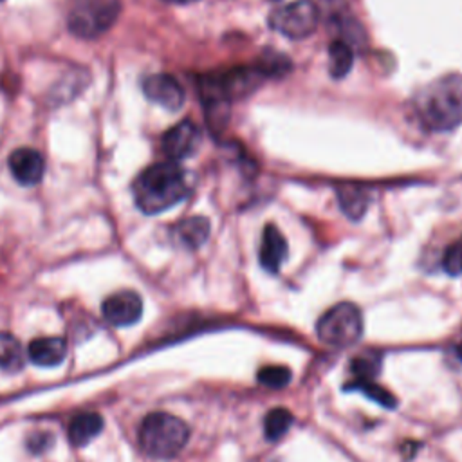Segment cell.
<instances>
[{
	"label": "cell",
	"mask_w": 462,
	"mask_h": 462,
	"mask_svg": "<svg viewBox=\"0 0 462 462\" xmlns=\"http://www.w3.org/2000/svg\"><path fill=\"white\" fill-rule=\"evenodd\" d=\"M189 188L188 173L177 162L168 161L143 170L132 184V193L143 213L157 215L184 200Z\"/></svg>",
	"instance_id": "1"
},
{
	"label": "cell",
	"mask_w": 462,
	"mask_h": 462,
	"mask_svg": "<svg viewBox=\"0 0 462 462\" xmlns=\"http://www.w3.org/2000/svg\"><path fill=\"white\" fill-rule=\"evenodd\" d=\"M417 112L426 128L448 132L462 123V76L435 79L417 96Z\"/></svg>",
	"instance_id": "2"
},
{
	"label": "cell",
	"mask_w": 462,
	"mask_h": 462,
	"mask_svg": "<svg viewBox=\"0 0 462 462\" xmlns=\"http://www.w3.org/2000/svg\"><path fill=\"white\" fill-rule=\"evenodd\" d=\"M188 439V424L166 411L146 415L139 426V444L153 458H173L182 451Z\"/></svg>",
	"instance_id": "3"
},
{
	"label": "cell",
	"mask_w": 462,
	"mask_h": 462,
	"mask_svg": "<svg viewBox=\"0 0 462 462\" xmlns=\"http://www.w3.org/2000/svg\"><path fill=\"white\" fill-rule=\"evenodd\" d=\"M119 13V0H72L67 14V27L78 38L94 40L116 23Z\"/></svg>",
	"instance_id": "4"
},
{
	"label": "cell",
	"mask_w": 462,
	"mask_h": 462,
	"mask_svg": "<svg viewBox=\"0 0 462 462\" xmlns=\"http://www.w3.org/2000/svg\"><path fill=\"white\" fill-rule=\"evenodd\" d=\"M316 332L321 343L336 348H346L363 334V314L359 307L350 301L336 303L318 319Z\"/></svg>",
	"instance_id": "5"
},
{
	"label": "cell",
	"mask_w": 462,
	"mask_h": 462,
	"mask_svg": "<svg viewBox=\"0 0 462 462\" xmlns=\"http://www.w3.org/2000/svg\"><path fill=\"white\" fill-rule=\"evenodd\" d=\"M319 23V9L310 0H298L278 7L269 16V25L291 40L310 36Z\"/></svg>",
	"instance_id": "6"
},
{
	"label": "cell",
	"mask_w": 462,
	"mask_h": 462,
	"mask_svg": "<svg viewBox=\"0 0 462 462\" xmlns=\"http://www.w3.org/2000/svg\"><path fill=\"white\" fill-rule=\"evenodd\" d=\"M200 99L204 105V116L213 135H220L229 121L231 96L227 94L220 76L209 74L200 78Z\"/></svg>",
	"instance_id": "7"
},
{
	"label": "cell",
	"mask_w": 462,
	"mask_h": 462,
	"mask_svg": "<svg viewBox=\"0 0 462 462\" xmlns=\"http://www.w3.org/2000/svg\"><path fill=\"white\" fill-rule=\"evenodd\" d=\"M200 144V130L189 119H184L164 132L161 148L170 161H182L191 157Z\"/></svg>",
	"instance_id": "8"
},
{
	"label": "cell",
	"mask_w": 462,
	"mask_h": 462,
	"mask_svg": "<svg viewBox=\"0 0 462 462\" xmlns=\"http://www.w3.org/2000/svg\"><path fill=\"white\" fill-rule=\"evenodd\" d=\"M101 312L110 325L128 327L139 321L143 314V300L134 291H119L103 301Z\"/></svg>",
	"instance_id": "9"
},
{
	"label": "cell",
	"mask_w": 462,
	"mask_h": 462,
	"mask_svg": "<svg viewBox=\"0 0 462 462\" xmlns=\"http://www.w3.org/2000/svg\"><path fill=\"white\" fill-rule=\"evenodd\" d=\"M143 92L152 103L175 112L184 105V88L170 74H152L143 81Z\"/></svg>",
	"instance_id": "10"
},
{
	"label": "cell",
	"mask_w": 462,
	"mask_h": 462,
	"mask_svg": "<svg viewBox=\"0 0 462 462\" xmlns=\"http://www.w3.org/2000/svg\"><path fill=\"white\" fill-rule=\"evenodd\" d=\"M13 179L22 186H34L43 179L45 161L34 148H16L7 159Z\"/></svg>",
	"instance_id": "11"
},
{
	"label": "cell",
	"mask_w": 462,
	"mask_h": 462,
	"mask_svg": "<svg viewBox=\"0 0 462 462\" xmlns=\"http://www.w3.org/2000/svg\"><path fill=\"white\" fill-rule=\"evenodd\" d=\"M289 253L287 247V240L285 236L280 233V229L273 224H267L263 227V235H262V245H260V263L265 271L269 273H278L282 263L285 262Z\"/></svg>",
	"instance_id": "12"
},
{
	"label": "cell",
	"mask_w": 462,
	"mask_h": 462,
	"mask_svg": "<svg viewBox=\"0 0 462 462\" xmlns=\"http://www.w3.org/2000/svg\"><path fill=\"white\" fill-rule=\"evenodd\" d=\"M67 356V343L61 337H36L27 346V357L38 366H56Z\"/></svg>",
	"instance_id": "13"
},
{
	"label": "cell",
	"mask_w": 462,
	"mask_h": 462,
	"mask_svg": "<svg viewBox=\"0 0 462 462\" xmlns=\"http://www.w3.org/2000/svg\"><path fill=\"white\" fill-rule=\"evenodd\" d=\"M211 231V224L206 217L195 215L180 220L173 229V238L186 249L200 247Z\"/></svg>",
	"instance_id": "14"
},
{
	"label": "cell",
	"mask_w": 462,
	"mask_h": 462,
	"mask_svg": "<svg viewBox=\"0 0 462 462\" xmlns=\"http://www.w3.org/2000/svg\"><path fill=\"white\" fill-rule=\"evenodd\" d=\"M103 430V419L96 411H83L69 422V440L74 446H85L94 440Z\"/></svg>",
	"instance_id": "15"
},
{
	"label": "cell",
	"mask_w": 462,
	"mask_h": 462,
	"mask_svg": "<svg viewBox=\"0 0 462 462\" xmlns=\"http://www.w3.org/2000/svg\"><path fill=\"white\" fill-rule=\"evenodd\" d=\"M337 200L343 213L352 220H359L365 215L370 202L368 193L365 189H361L359 186H348V184L337 188Z\"/></svg>",
	"instance_id": "16"
},
{
	"label": "cell",
	"mask_w": 462,
	"mask_h": 462,
	"mask_svg": "<svg viewBox=\"0 0 462 462\" xmlns=\"http://www.w3.org/2000/svg\"><path fill=\"white\" fill-rule=\"evenodd\" d=\"M354 63V49L343 40H334L328 45V72L332 78H345Z\"/></svg>",
	"instance_id": "17"
},
{
	"label": "cell",
	"mask_w": 462,
	"mask_h": 462,
	"mask_svg": "<svg viewBox=\"0 0 462 462\" xmlns=\"http://www.w3.org/2000/svg\"><path fill=\"white\" fill-rule=\"evenodd\" d=\"M23 363H25V354L20 341L7 332H0V368L4 372L13 374L22 370Z\"/></svg>",
	"instance_id": "18"
},
{
	"label": "cell",
	"mask_w": 462,
	"mask_h": 462,
	"mask_svg": "<svg viewBox=\"0 0 462 462\" xmlns=\"http://www.w3.org/2000/svg\"><path fill=\"white\" fill-rule=\"evenodd\" d=\"M292 413L287 408H274L263 419V433L267 440L282 439L292 426Z\"/></svg>",
	"instance_id": "19"
},
{
	"label": "cell",
	"mask_w": 462,
	"mask_h": 462,
	"mask_svg": "<svg viewBox=\"0 0 462 462\" xmlns=\"http://www.w3.org/2000/svg\"><path fill=\"white\" fill-rule=\"evenodd\" d=\"M350 368L354 381H374L381 370V357L374 352L361 354L352 359Z\"/></svg>",
	"instance_id": "20"
},
{
	"label": "cell",
	"mask_w": 462,
	"mask_h": 462,
	"mask_svg": "<svg viewBox=\"0 0 462 462\" xmlns=\"http://www.w3.org/2000/svg\"><path fill=\"white\" fill-rule=\"evenodd\" d=\"M345 388L346 390H350V388L361 390L365 395H368L372 401H375L377 404H381L384 408H395V404H397V399L386 388L375 384L374 381H352Z\"/></svg>",
	"instance_id": "21"
},
{
	"label": "cell",
	"mask_w": 462,
	"mask_h": 462,
	"mask_svg": "<svg viewBox=\"0 0 462 462\" xmlns=\"http://www.w3.org/2000/svg\"><path fill=\"white\" fill-rule=\"evenodd\" d=\"M292 372L291 368L283 366V365H269L258 370V383H262L267 388H283L291 383Z\"/></svg>",
	"instance_id": "22"
},
{
	"label": "cell",
	"mask_w": 462,
	"mask_h": 462,
	"mask_svg": "<svg viewBox=\"0 0 462 462\" xmlns=\"http://www.w3.org/2000/svg\"><path fill=\"white\" fill-rule=\"evenodd\" d=\"M442 269L451 276L462 274V238L446 249L442 258Z\"/></svg>",
	"instance_id": "23"
},
{
	"label": "cell",
	"mask_w": 462,
	"mask_h": 462,
	"mask_svg": "<svg viewBox=\"0 0 462 462\" xmlns=\"http://www.w3.org/2000/svg\"><path fill=\"white\" fill-rule=\"evenodd\" d=\"M448 361H449L455 368L462 370V343H455V345H451V346L448 348Z\"/></svg>",
	"instance_id": "24"
},
{
	"label": "cell",
	"mask_w": 462,
	"mask_h": 462,
	"mask_svg": "<svg viewBox=\"0 0 462 462\" xmlns=\"http://www.w3.org/2000/svg\"><path fill=\"white\" fill-rule=\"evenodd\" d=\"M168 4H191V2H197V0H164Z\"/></svg>",
	"instance_id": "25"
},
{
	"label": "cell",
	"mask_w": 462,
	"mask_h": 462,
	"mask_svg": "<svg viewBox=\"0 0 462 462\" xmlns=\"http://www.w3.org/2000/svg\"><path fill=\"white\" fill-rule=\"evenodd\" d=\"M271 2H278V0H271Z\"/></svg>",
	"instance_id": "26"
},
{
	"label": "cell",
	"mask_w": 462,
	"mask_h": 462,
	"mask_svg": "<svg viewBox=\"0 0 462 462\" xmlns=\"http://www.w3.org/2000/svg\"><path fill=\"white\" fill-rule=\"evenodd\" d=\"M0 2H2V0H0Z\"/></svg>",
	"instance_id": "27"
}]
</instances>
